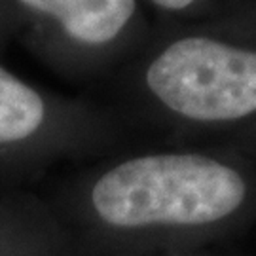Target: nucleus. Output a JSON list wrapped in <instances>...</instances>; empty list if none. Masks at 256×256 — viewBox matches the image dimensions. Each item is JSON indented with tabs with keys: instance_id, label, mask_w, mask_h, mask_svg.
I'll return each instance as SVG.
<instances>
[{
	"instance_id": "1",
	"label": "nucleus",
	"mask_w": 256,
	"mask_h": 256,
	"mask_svg": "<svg viewBox=\"0 0 256 256\" xmlns=\"http://www.w3.org/2000/svg\"><path fill=\"white\" fill-rule=\"evenodd\" d=\"M247 198L232 165L192 152L131 158L97 178L92 203L114 228L202 226L228 218Z\"/></svg>"
},
{
	"instance_id": "2",
	"label": "nucleus",
	"mask_w": 256,
	"mask_h": 256,
	"mask_svg": "<svg viewBox=\"0 0 256 256\" xmlns=\"http://www.w3.org/2000/svg\"><path fill=\"white\" fill-rule=\"evenodd\" d=\"M144 84L156 101L180 118L224 124L256 114V14L239 38L184 32L148 61Z\"/></svg>"
},
{
	"instance_id": "3",
	"label": "nucleus",
	"mask_w": 256,
	"mask_h": 256,
	"mask_svg": "<svg viewBox=\"0 0 256 256\" xmlns=\"http://www.w3.org/2000/svg\"><path fill=\"white\" fill-rule=\"evenodd\" d=\"M25 10L52 21L68 42L99 50L112 46L137 18V0H18Z\"/></svg>"
},
{
	"instance_id": "4",
	"label": "nucleus",
	"mask_w": 256,
	"mask_h": 256,
	"mask_svg": "<svg viewBox=\"0 0 256 256\" xmlns=\"http://www.w3.org/2000/svg\"><path fill=\"white\" fill-rule=\"evenodd\" d=\"M46 122L42 95L0 66V144H16L36 135Z\"/></svg>"
},
{
	"instance_id": "5",
	"label": "nucleus",
	"mask_w": 256,
	"mask_h": 256,
	"mask_svg": "<svg viewBox=\"0 0 256 256\" xmlns=\"http://www.w3.org/2000/svg\"><path fill=\"white\" fill-rule=\"evenodd\" d=\"M156 8L164 10V12H173V14H178V12H188V10L196 8L202 0H150Z\"/></svg>"
}]
</instances>
